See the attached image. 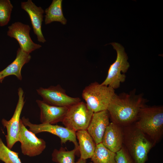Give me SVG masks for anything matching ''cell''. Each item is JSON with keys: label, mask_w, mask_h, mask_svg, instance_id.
<instances>
[{"label": "cell", "mask_w": 163, "mask_h": 163, "mask_svg": "<svg viewBox=\"0 0 163 163\" xmlns=\"http://www.w3.org/2000/svg\"><path fill=\"white\" fill-rule=\"evenodd\" d=\"M62 0H53L50 5L45 9V24L54 21L60 22L63 25L66 24L67 20L62 12Z\"/></svg>", "instance_id": "18"}, {"label": "cell", "mask_w": 163, "mask_h": 163, "mask_svg": "<svg viewBox=\"0 0 163 163\" xmlns=\"http://www.w3.org/2000/svg\"><path fill=\"white\" fill-rule=\"evenodd\" d=\"M89 163H92L91 162H90Z\"/></svg>", "instance_id": "26"}, {"label": "cell", "mask_w": 163, "mask_h": 163, "mask_svg": "<svg viewBox=\"0 0 163 163\" xmlns=\"http://www.w3.org/2000/svg\"><path fill=\"white\" fill-rule=\"evenodd\" d=\"M138 129L152 138L159 136L163 126V109L162 107L145 106L141 110L137 119Z\"/></svg>", "instance_id": "3"}, {"label": "cell", "mask_w": 163, "mask_h": 163, "mask_svg": "<svg viewBox=\"0 0 163 163\" xmlns=\"http://www.w3.org/2000/svg\"><path fill=\"white\" fill-rule=\"evenodd\" d=\"M132 136L129 141L130 155L135 163H145L152 144L144 133L138 129Z\"/></svg>", "instance_id": "11"}, {"label": "cell", "mask_w": 163, "mask_h": 163, "mask_svg": "<svg viewBox=\"0 0 163 163\" xmlns=\"http://www.w3.org/2000/svg\"><path fill=\"white\" fill-rule=\"evenodd\" d=\"M13 7L9 0H0V26L8 24Z\"/></svg>", "instance_id": "22"}, {"label": "cell", "mask_w": 163, "mask_h": 163, "mask_svg": "<svg viewBox=\"0 0 163 163\" xmlns=\"http://www.w3.org/2000/svg\"><path fill=\"white\" fill-rule=\"evenodd\" d=\"M3 79H4L2 78L1 75L0 74V82L2 83Z\"/></svg>", "instance_id": "25"}, {"label": "cell", "mask_w": 163, "mask_h": 163, "mask_svg": "<svg viewBox=\"0 0 163 163\" xmlns=\"http://www.w3.org/2000/svg\"><path fill=\"white\" fill-rule=\"evenodd\" d=\"M18 140L21 143L22 153L30 157L40 155L46 147L45 140L38 138L35 134L27 129L23 124L21 119Z\"/></svg>", "instance_id": "8"}, {"label": "cell", "mask_w": 163, "mask_h": 163, "mask_svg": "<svg viewBox=\"0 0 163 163\" xmlns=\"http://www.w3.org/2000/svg\"><path fill=\"white\" fill-rule=\"evenodd\" d=\"M116 153L107 148L101 142L96 145L91 161L92 163H116Z\"/></svg>", "instance_id": "19"}, {"label": "cell", "mask_w": 163, "mask_h": 163, "mask_svg": "<svg viewBox=\"0 0 163 163\" xmlns=\"http://www.w3.org/2000/svg\"><path fill=\"white\" fill-rule=\"evenodd\" d=\"M136 92L135 89L129 93L115 94L107 110L112 122L125 124L137 119L146 100L142 94H136Z\"/></svg>", "instance_id": "1"}, {"label": "cell", "mask_w": 163, "mask_h": 163, "mask_svg": "<svg viewBox=\"0 0 163 163\" xmlns=\"http://www.w3.org/2000/svg\"><path fill=\"white\" fill-rule=\"evenodd\" d=\"M75 133L78 142L80 158L85 160L91 158L96 145L92 138L86 130L78 131Z\"/></svg>", "instance_id": "17"}, {"label": "cell", "mask_w": 163, "mask_h": 163, "mask_svg": "<svg viewBox=\"0 0 163 163\" xmlns=\"http://www.w3.org/2000/svg\"><path fill=\"white\" fill-rule=\"evenodd\" d=\"M111 44L117 51V58L110 66L106 78L101 84L115 90L118 88L121 83L125 81L126 75L125 73L127 72L130 65L124 48L117 43H112Z\"/></svg>", "instance_id": "4"}, {"label": "cell", "mask_w": 163, "mask_h": 163, "mask_svg": "<svg viewBox=\"0 0 163 163\" xmlns=\"http://www.w3.org/2000/svg\"><path fill=\"white\" fill-rule=\"evenodd\" d=\"M123 140L120 128L116 123H110L105 130L101 143L107 148L116 153L122 148Z\"/></svg>", "instance_id": "15"}, {"label": "cell", "mask_w": 163, "mask_h": 163, "mask_svg": "<svg viewBox=\"0 0 163 163\" xmlns=\"http://www.w3.org/2000/svg\"><path fill=\"white\" fill-rule=\"evenodd\" d=\"M8 28L7 35L15 38L18 42L20 48L26 53L30 54L41 47L31 39L30 35L31 28L29 25L17 22L12 23Z\"/></svg>", "instance_id": "10"}, {"label": "cell", "mask_w": 163, "mask_h": 163, "mask_svg": "<svg viewBox=\"0 0 163 163\" xmlns=\"http://www.w3.org/2000/svg\"><path fill=\"white\" fill-rule=\"evenodd\" d=\"M115 94L112 88L95 82L85 88L82 96L88 108L95 113L107 110Z\"/></svg>", "instance_id": "2"}, {"label": "cell", "mask_w": 163, "mask_h": 163, "mask_svg": "<svg viewBox=\"0 0 163 163\" xmlns=\"http://www.w3.org/2000/svg\"><path fill=\"white\" fill-rule=\"evenodd\" d=\"M78 151L75 148L70 151H66L62 147L59 149H55L52 154V160L56 163H75V155Z\"/></svg>", "instance_id": "20"}, {"label": "cell", "mask_w": 163, "mask_h": 163, "mask_svg": "<svg viewBox=\"0 0 163 163\" xmlns=\"http://www.w3.org/2000/svg\"><path fill=\"white\" fill-rule=\"evenodd\" d=\"M107 110L94 113L87 129L96 145L102 142L106 128L110 123Z\"/></svg>", "instance_id": "12"}, {"label": "cell", "mask_w": 163, "mask_h": 163, "mask_svg": "<svg viewBox=\"0 0 163 163\" xmlns=\"http://www.w3.org/2000/svg\"><path fill=\"white\" fill-rule=\"evenodd\" d=\"M36 102L40 110V119L42 123L54 124L62 122L68 107L51 105L39 100Z\"/></svg>", "instance_id": "14"}, {"label": "cell", "mask_w": 163, "mask_h": 163, "mask_svg": "<svg viewBox=\"0 0 163 163\" xmlns=\"http://www.w3.org/2000/svg\"><path fill=\"white\" fill-rule=\"evenodd\" d=\"M21 120L23 124L29 127L28 130L35 134L43 132L51 133L60 139L61 144H65L68 141L72 142L74 144L75 148L79 150L75 133L66 127L48 123L33 124L29 121L28 118L24 117Z\"/></svg>", "instance_id": "6"}, {"label": "cell", "mask_w": 163, "mask_h": 163, "mask_svg": "<svg viewBox=\"0 0 163 163\" xmlns=\"http://www.w3.org/2000/svg\"><path fill=\"white\" fill-rule=\"evenodd\" d=\"M18 100L14 114L9 120L3 119L2 123L6 128L7 135L5 136L7 146L11 149L18 142L21 114L25 101L24 92L21 88L18 89Z\"/></svg>", "instance_id": "9"}, {"label": "cell", "mask_w": 163, "mask_h": 163, "mask_svg": "<svg viewBox=\"0 0 163 163\" xmlns=\"http://www.w3.org/2000/svg\"><path fill=\"white\" fill-rule=\"evenodd\" d=\"M37 91L44 102L52 106L68 107L81 101L79 97L68 95L66 90L59 84L46 88L40 87Z\"/></svg>", "instance_id": "7"}, {"label": "cell", "mask_w": 163, "mask_h": 163, "mask_svg": "<svg viewBox=\"0 0 163 163\" xmlns=\"http://www.w3.org/2000/svg\"><path fill=\"white\" fill-rule=\"evenodd\" d=\"M116 163H135L129 154L122 148L116 153Z\"/></svg>", "instance_id": "23"}, {"label": "cell", "mask_w": 163, "mask_h": 163, "mask_svg": "<svg viewBox=\"0 0 163 163\" xmlns=\"http://www.w3.org/2000/svg\"><path fill=\"white\" fill-rule=\"evenodd\" d=\"M0 160L5 163H22L18 153L11 150L6 146L0 138Z\"/></svg>", "instance_id": "21"}, {"label": "cell", "mask_w": 163, "mask_h": 163, "mask_svg": "<svg viewBox=\"0 0 163 163\" xmlns=\"http://www.w3.org/2000/svg\"><path fill=\"white\" fill-rule=\"evenodd\" d=\"M31 59L30 54L24 51L21 48H19L17 51V55L14 61L5 68L0 71L2 78L11 75H15L18 79L21 80L22 77L21 71L24 64L28 63Z\"/></svg>", "instance_id": "16"}, {"label": "cell", "mask_w": 163, "mask_h": 163, "mask_svg": "<svg viewBox=\"0 0 163 163\" xmlns=\"http://www.w3.org/2000/svg\"><path fill=\"white\" fill-rule=\"evenodd\" d=\"M21 7L28 14L34 34L40 42L44 43L46 40L41 30L44 11L41 7H38L31 0L22 2Z\"/></svg>", "instance_id": "13"}, {"label": "cell", "mask_w": 163, "mask_h": 163, "mask_svg": "<svg viewBox=\"0 0 163 163\" xmlns=\"http://www.w3.org/2000/svg\"><path fill=\"white\" fill-rule=\"evenodd\" d=\"M75 163H86V160L80 158Z\"/></svg>", "instance_id": "24"}, {"label": "cell", "mask_w": 163, "mask_h": 163, "mask_svg": "<svg viewBox=\"0 0 163 163\" xmlns=\"http://www.w3.org/2000/svg\"><path fill=\"white\" fill-rule=\"evenodd\" d=\"M94 112L81 101L68 107L62 122L65 127L76 133L88 128Z\"/></svg>", "instance_id": "5"}]
</instances>
